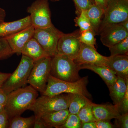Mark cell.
<instances>
[{"label": "cell", "instance_id": "6da1fadb", "mask_svg": "<svg viewBox=\"0 0 128 128\" xmlns=\"http://www.w3.org/2000/svg\"><path fill=\"white\" fill-rule=\"evenodd\" d=\"M38 96V91L30 85L18 88L8 94L5 109L9 119L21 116L26 110H30Z\"/></svg>", "mask_w": 128, "mask_h": 128}, {"label": "cell", "instance_id": "7a4b0ae2", "mask_svg": "<svg viewBox=\"0 0 128 128\" xmlns=\"http://www.w3.org/2000/svg\"><path fill=\"white\" fill-rule=\"evenodd\" d=\"M88 78V76H86L76 81L70 82L57 79L50 74L46 89L42 94L52 96L63 93H73L82 94L90 97V94L87 89Z\"/></svg>", "mask_w": 128, "mask_h": 128}, {"label": "cell", "instance_id": "3957f363", "mask_svg": "<svg viewBox=\"0 0 128 128\" xmlns=\"http://www.w3.org/2000/svg\"><path fill=\"white\" fill-rule=\"evenodd\" d=\"M80 66L66 55L57 54L52 57L50 74L65 81L74 82L80 80Z\"/></svg>", "mask_w": 128, "mask_h": 128}, {"label": "cell", "instance_id": "277c9868", "mask_svg": "<svg viewBox=\"0 0 128 128\" xmlns=\"http://www.w3.org/2000/svg\"><path fill=\"white\" fill-rule=\"evenodd\" d=\"M72 93H63L56 96L42 95L38 97L30 110L34 117H39L45 114L68 109Z\"/></svg>", "mask_w": 128, "mask_h": 128}, {"label": "cell", "instance_id": "5b68a950", "mask_svg": "<svg viewBox=\"0 0 128 128\" xmlns=\"http://www.w3.org/2000/svg\"><path fill=\"white\" fill-rule=\"evenodd\" d=\"M34 62L32 60L22 55L18 66L5 82L2 88L7 95L27 84Z\"/></svg>", "mask_w": 128, "mask_h": 128}, {"label": "cell", "instance_id": "8992f818", "mask_svg": "<svg viewBox=\"0 0 128 128\" xmlns=\"http://www.w3.org/2000/svg\"><path fill=\"white\" fill-rule=\"evenodd\" d=\"M52 57H44L34 62L27 83L42 94L46 89L51 70Z\"/></svg>", "mask_w": 128, "mask_h": 128}, {"label": "cell", "instance_id": "52a82bcc", "mask_svg": "<svg viewBox=\"0 0 128 128\" xmlns=\"http://www.w3.org/2000/svg\"><path fill=\"white\" fill-rule=\"evenodd\" d=\"M104 16L98 34L107 26L118 24L128 19V0H109Z\"/></svg>", "mask_w": 128, "mask_h": 128}, {"label": "cell", "instance_id": "ba28073f", "mask_svg": "<svg viewBox=\"0 0 128 128\" xmlns=\"http://www.w3.org/2000/svg\"><path fill=\"white\" fill-rule=\"evenodd\" d=\"M30 15L31 25L36 28H44L53 25L48 0H36L27 9Z\"/></svg>", "mask_w": 128, "mask_h": 128}, {"label": "cell", "instance_id": "9c48e42d", "mask_svg": "<svg viewBox=\"0 0 128 128\" xmlns=\"http://www.w3.org/2000/svg\"><path fill=\"white\" fill-rule=\"evenodd\" d=\"M64 33L54 25L50 27L35 29L33 38L39 43L48 56L52 57L57 54V46Z\"/></svg>", "mask_w": 128, "mask_h": 128}, {"label": "cell", "instance_id": "30bf717a", "mask_svg": "<svg viewBox=\"0 0 128 128\" xmlns=\"http://www.w3.org/2000/svg\"><path fill=\"white\" fill-rule=\"evenodd\" d=\"M79 31L70 34H63L57 46V54L66 56L73 60L78 55L81 42L78 35Z\"/></svg>", "mask_w": 128, "mask_h": 128}, {"label": "cell", "instance_id": "8fae6325", "mask_svg": "<svg viewBox=\"0 0 128 128\" xmlns=\"http://www.w3.org/2000/svg\"><path fill=\"white\" fill-rule=\"evenodd\" d=\"M108 57L101 55L97 51L96 48L81 43L80 50L74 60L79 65L83 64L105 65Z\"/></svg>", "mask_w": 128, "mask_h": 128}, {"label": "cell", "instance_id": "7c38bea8", "mask_svg": "<svg viewBox=\"0 0 128 128\" xmlns=\"http://www.w3.org/2000/svg\"><path fill=\"white\" fill-rule=\"evenodd\" d=\"M99 34L102 43L109 48L128 37V31L119 24H114L104 28Z\"/></svg>", "mask_w": 128, "mask_h": 128}, {"label": "cell", "instance_id": "4fadbf2b", "mask_svg": "<svg viewBox=\"0 0 128 128\" xmlns=\"http://www.w3.org/2000/svg\"><path fill=\"white\" fill-rule=\"evenodd\" d=\"M35 28L32 25L20 32L6 37L9 46L14 54H21L22 50L26 43L33 38Z\"/></svg>", "mask_w": 128, "mask_h": 128}, {"label": "cell", "instance_id": "5bb4252c", "mask_svg": "<svg viewBox=\"0 0 128 128\" xmlns=\"http://www.w3.org/2000/svg\"><path fill=\"white\" fill-rule=\"evenodd\" d=\"M92 111L96 121H110L116 119L121 114L117 106L111 104H92Z\"/></svg>", "mask_w": 128, "mask_h": 128}, {"label": "cell", "instance_id": "9a60e30c", "mask_svg": "<svg viewBox=\"0 0 128 128\" xmlns=\"http://www.w3.org/2000/svg\"><path fill=\"white\" fill-rule=\"evenodd\" d=\"M105 66L110 68L118 76L128 79V55H118L108 57Z\"/></svg>", "mask_w": 128, "mask_h": 128}, {"label": "cell", "instance_id": "2e32d148", "mask_svg": "<svg viewBox=\"0 0 128 128\" xmlns=\"http://www.w3.org/2000/svg\"><path fill=\"white\" fill-rule=\"evenodd\" d=\"M31 25L29 16L17 20L0 24V38H6Z\"/></svg>", "mask_w": 128, "mask_h": 128}, {"label": "cell", "instance_id": "e0dca14e", "mask_svg": "<svg viewBox=\"0 0 128 128\" xmlns=\"http://www.w3.org/2000/svg\"><path fill=\"white\" fill-rule=\"evenodd\" d=\"M69 114L68 109H65L45 114L38 118L46 128H58L64 123Z\"/></svg>", "mask_w": 128, "mask_h": 128}, {"label": "cell", "instance_id": "ac0fdd59", "mask_svg": "<svg viewBox=\"0 0 128 128\" xmlns=\"http://www.w3.org/2000/svg\"><path fill=\"white\" fill-rule=\"evenodd\" d=\"M80 70L88 69L97 74L104 81L108 87L113 84L118 78L115 72L105 65L83 64L80 66Z\"/></svg>", "mask_w": 128, "mask_h": 128}, {"label": "cell", "instance_id": "d6986e66", "mask_svg": "<svg viewBox=\"0 0 128 128\" xmlns=\"http://www.w3.org/2000/svg\"><path fill=\"white\" fill-rule=\"evenodd\" d=\"M110 97L114 105L117 107L120 105L128 89V79L127 80L118 76L116 81L112 86H108Z\"/></svg>", "mask_w": 128, "mask_h": 128}, {"label": "cell", "instance_id": "ffe728a7", "mask_svg": "<svg viewBox=\"0 0 128 128\" xmlns=\"http://www.w3.org/2000/svg\"><path fill=\"white\" fill-rule=\"evenodd\" d=\"M21 54L32 59L34 62L48 56L39 43L34 38L26 43L22 50Z\"/></svg>", "mask_w": 128, "mask_h": 128}, {"label": "cell", "instance_id": "44dd1931", "mask_svg": "<svg viewBox=\"0 0 128 128\" xmlns=\"http://www.w3.org/2000/svg\"><path fill=\"white\" fill-rule=\"evenodd\" d=\"M85 11L91 24L92 30L96 35L98 34V30L104 10L96 4H93L89 9Z\"/></svg>", "mask_w": 128, "mask_h": 128}, {"label": "cell", "instance_id": "7402d4cb", "mask_svg": "<svg viewBox=\"0 0 128 128\" xmlns=\"http://www.w3.org/2000/svg\"><path fill=\"white\" fill-rule=\"evenodd\" d=\"M92 102L86 96L80 94L72 93L68 110L70 113L77 114L80 110Z\"/></svg>", "mask_w": 128, "mask_h": 128}, {"label": "cell", "instance_id": "603a6c76", "mask_svg": "<svg viewBox=\"0 0 128 128\" xmlns=\"http://www.w3.org/2000/svg\"><path fill=\"white\" fill-rule=\"evenodd\" d=\"M35 117L32 116L28 118H23L21 116H16L9 119L8 128H33Z\"/></svg>", "mask_w": 128, "mask_h": 128}, {"label": "cell", "instance_id": "cb8c5ba5", "mask_svg": "<svg viewBox=\"0 0 128 128\" xmlns=\"http://www.w3.org/2000/svg\"><path fill=\"white\" fill-rule=\"evenodd\" d=\"M92 104L93 102H92L88 104L80 110L77 114L82 123L96 121L92 113Z\"/></svg>", "mask_w": 128, "mask_h": 128}, {"label": "cell", "instance_id": "d4e9b609", "mask_svg": "<svg viewBox=\"0 0 128 128\" xmlns=\"http://www.w3.org/2000/svg\"><path fill=\"white\" fill-rule=\"evenodd\" d=\"M108 48L111 56L118 55H128V37Z\"/></svg>", "mask_w": 128, "mask_h": 128}, {"label": "cell", "instance_id": "484cf974", "mask_svg": "<svg viewBox=\"0 0 128 128\" xmlns=\"http://www.w3.org/2000/svg\"><path fill=\"white\" fill-rule=\"evenodd\" d=\"M96 35L94 30H87L83 32H79L78 38L82 43L96 48V39L95 36Z\"/></svg>", "mask_w": 128, "mask_h": 128}, {"label": "cell", "instance_id": "4316f807", "mask_svg": "<svg viewBox=\"0 0 128 128\" xmlns=\"http://www.w3.org/2000/svg\"><path fill=\"white\" fill-rule=\"evenodd\" d=\"M74 21L76 26L80 28V32L92 30L91 24L85 11H82L80 15L75 18Z\"/></svg>", "mask_w": 128, "mask_h": 128}, {"label": "cell", "instance_id": "83f0119b", "mask_svg": "<svg viewBox=\"0 0 128 128\" xmlns=\"http://www.w3.org/2000/svg\"><path fill=\"white\" fill-rule=\"evenodd\" d=\"M14 54L6 38H0V60L7 59Z\"/></svg>", "mask_w": 128, "mask_h": 128}, {"label": "cell", "instance_id": "f1b7e54d", "mask_svg": "<svg viewBox=\"0 0 128 128\" xmlns=\"http://www.w3.org/2000/svg\"><path fill=\"white\" fill-rule=\"evenodd\" d=\"M82 124L77 114L70 113L64 123L58 128H81Z\"/></svg>", "mask_w": 128, "mask_h": 128}, {"label": "cell", "instance_id": "f546056e", "mask_svg": "<svg viewBox=\"0 0 128 128\" xmlns=\"http://www.w3.org/2000/svg\"><path fill=\"white\" fill-rule=\"evenodd\" d=\"M75 4L76 13L77 16L80 15L82 11H86L92 5L90 0H73Z\"/></svg>", "mask_w": 128, "mask_h": 128}, {"label": "cell", "instance_id": "4dcf8cb0", "mask_svg": "<svg viewBox=\"0 0 128 128\" xmlns=\"http://www.w3.org/2000/svg\"><path fill=\"white\" fill-rule=\"evenodd\" d=\"M115 119L114 126L116 128H128V113L123 114Z\"/></svg>", "mask_w": 128, "mask_h": 128}, {"label": "cell", "instance_id": "1f68e13d", "mask_svg": "<svg viewBox=\"0 0 128 128\" xmlns=\"http://www.w3.org/2000/svg\"><path fill=\"white\" fill-rule=\"evenodd\" d=\"M118 109L120 114L128 113V89L122 100L120 105L118 107Z\"/></svg>", "mask_w": 128, "mask_h": 128}, {"label": "cell", "instance_id": "d6a6232c", "mask_svg": "<svg viewBox=\"0 0 128 128\" xmlns=\"http://www.w3.org/2000/svg\"><path fill=\"white\" fill-rule=\"evenodd\" d=\"M9 118L5 108L0 112V128H8Z\"/></svg>", "mask_w": 128, "mask_h": 128}, {"label": "cell", "instance_id": "836d02e7", "mask_svg": "<svg viewBox=\"0 0 128 128\" xmlns=\"http://www.w3.org/2000/svg\"><path fill=\"white\" fill-rule=\"evenodd\" d=\"M96 128H116L114 124L110 122V121L99 120L96 121Z\"/></svg>", "mask_w": 128, "mask_h": 128}, {"label": "cell", "instance_id": "e575fe53", "mask_svg": "<svg viewBox=\"0 0 128 128\" xmlns=\"http://www.w3.org/2000/svg\"><path fill=\"white\" fill-rule=\"evenodd\" d=\"M109 0H94L95 4L105 10L107 6Z\"/></svg>", "mask_w": 128, "mask_h": 128}, {"label": "cell", "instance_id": "d590c367", "mask_svg": "<svg viewBox=\"0 0 128 128\" xmlns=\"http://www.w3.org/2000/svg\"><path fill=\"white\" fill-rule=\"evenodd\" d=\"M7 99V95L2 88L0 87V104L6 105Z\"/></svg>", "mask_w": 128, "mask_h": 128}, {"label": "cell", "instance_id": "8d00e7d4", "mask_svg": "<svg viewBox=\"0 0 128 128\" xmlns=\"http://www.w3.org/2000/svg\"><path fill=\"white\" fill-rule=\"evenodd\" d=\"M33 128H46L42 122L38 117H35V120Z\"/></svg>", "mask_w": 128, "mask_h": 128}, {"label": "cell", "instance_id": "74e56055", "mask_svg": "<svg viewBox=\"0 0 128 128\" xmlns=\"http://www.w3.org/2000/svg\"><path fill=\"white\" fill-rule=\"evenodd\" d=\"M10 74L11 73L0 72V87H2L3 84Z\"/></svg>", "mask_w": 128, "mask_h": 128}, {"label": "cell", "instance_id": "f35d334b", "mask_svg": "<svg viewBox=\"0 0 128 128\" xmlns=\"http://www.w3.org/2000/svg\"><path fill=\"white\" fill-rule=\"evenodd\" d=\"M81 128H96L95 122H89L82 124Z\"/></svg>", "mask_w": 128, "mask_h": 128}, {"label": "cell", "instance_id": "ab89813d", "mask_svg": "<svg viewBox=\"0 0 128 128\" xmlns=\"http://www.w3.org/2000/svg\"><path fill=\"white\" fill-rule=\"evenodd\" d=\"M6 13L4 9L0 8V24L4 22Z\"/></svg>", "mask_w": 128, "mask_h": 128}, {"label": "cell", "instance_id": "60d3db41", "mask_svg": "<svg viewBox=\"0 0 128 128\" xmlns=\"http://www.w3.org/2000/svg\"><path fill=\"white\" fill-rule=\"evenodd\" d=\"M119 24L128 31V19L119 23Z\"/></svg>", "mask_w": 128, "mask_h": 128}, {"label": "cell", "instance_id": "b9f144b4", "mask_svg": "<svg viewBox=\"0 0 128 128\" xmlns=\"http://www.w3.org/2000/svg\"><path fill=\"white\" fill-rule=\"evenodd\" d=\"M5 105L0 104V112H2L5 108Z\"/></svg>", "mask_w": 128, "mask_h": 128}, {"label": "cell", "instance_id": "7bdbcfd3", "mask_svg": "<svg viewBox=\"0 0 128 128\" xmlns=\"http://www.w3.org/2000/svg\"><path fill=\"white\" fill-rule=\"evenodd\" d=\"M90 1L92 2V4H95V2H94V0H90Z\"/></svg>", "mask_w": 128, "mask_h": 128}, {"label": "cell", "instance_id": "ee69618b", "mask_svg": "<svg viewBox=\"0 0 128 128\" xmlns=\"http://www.w3.org/2000/svg\"><path fill=\"white\" fill-rule=\"evenodd\" d=\"M51 1H58L60 0H50Z\"/></svg>", "mask_w": 128, "mask_h": 128}]
</instances>
